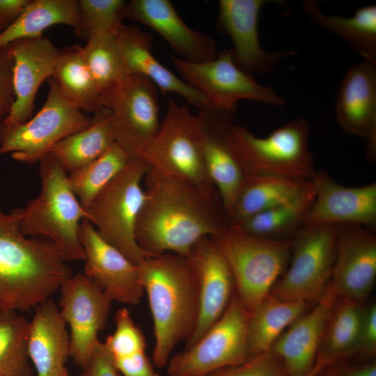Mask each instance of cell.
<instances>
[{
  "label": "cell",
  "instance_id": "6da1fadb",
  "mask_svg": "<svg viewBox=\"0 0 376 376\" xmlns=\"http://www.w3.org/2000/svg\"><path fill=\"white\" fill-rule=\"evenodd\" d=\"M135 236L148 256L172 253L187 256L200 240L230 226L217 191L203 189L150 168Z\"/></svg>",
  "mask_w": 376,
  "mask_h": 376
},
{
  "label": "cell",
  "instance_id": "7a4b0ae2",
  "mask_svg": "<svg viewBox=\"0 0 376 376\" xmlns=\"http://www.w3.org/2000/svg\"><path fill=\"white\" fill-rule=\"evenodd\" d=\"M23 209L0 208V311H28L49 299L72 276L54 244L27 238Z\"/></svg>",
  "mask_w": 376,
  "mask_h": 376
},
{
  "label": "cell",
  "instance_id": "3957f363",
  "mask_svg": "<svg viewBox=\"0 0 376 376\" xmlns=\"http://www.w3.org/2000/svg\"><path fill=\"white\" fill-rule=\"evenodd\" d=\"M140 275L152 314L155 345L152 362L166 366L175 347L192 334L198 316V291L186 256L166 253L146 258Z\"/></svg>",
  "mask_w": 376,
  "mask_h": 376
},
{
  "label": "cell",
  "instance_id": "277c9868",
  "mask_svg": "<svg viewBox=\"0 0 376 376\" xmlns=\"http://www.w3.org/2000/svg\"><path fill=\"white\" fill-rule=\"evenodd\" d=\"M41 190L23 209L21 230L26 236L47 237L63 260H85L79 239L80 221L88 213L72 191L67 171L50 153L39 161Z\"/></svg>",
  "mask_w": 376,
  "mask_h": 376
},
{
  "label": "cell",
  "instance_id": "5b68a950",
  "mask_svg": "<svg viewBox=\"0 0 376 376\" xmlns=\"http://www.w3.org/2000/svg\"><path fill=\"white\" fill-rule=\"evenodd\" d=\"M149 169L143 158L131 156L86 210L99 235L137 265L148 258L136 242L135 229L145 198L142 182Z\"/></svg>",
  "mask_w": 376,
  "mask_h": 376
},
{
  "label": "cell",
  "instance_id": "8992f818",
  "mask_svg": "<svg viewBox=\"0 0 376 376\" xmlns=\"http://www.w3.org/2000/svg\"><path fill=\"white\" fill-rule=\"evenodd\" d=\"M212 238L231 268L240 301L251 312L270 294L287 267L292 240L250 235L231 226Z\"/></svg>",
  "mask_w": 376,
  "mask_h": 376
},
{
  "label": "cell",
  "instance_id": "52a82bcc",
  "mask_svg": "<svg viewBox=\"0 0 376 376\" xmlns=\"http://www.w3.org/2000/svg\"><path fill=\"white\" fill-rule=\"evenodd\" d=\"M232 136L246 175L310 180L316 171L306 118L294 119L264 137L234 125Z\"/></svg>",
  "mask_w": 376,
  "mask_h": 376
},
{
  "label": "cell",
  "instance_id": "ba28073f",
  "mask_svg": "<svg viewBox=\"0 0 376 376\" xmlns=\"http://www.w3.org/2000/svg\"><path fill=\"white\" fill-rule=\"evenodd\" d=\"M141 157L162 173L217 191L205 169L196 116L185 104L169 99L166 115Z\"/></svg>",
  "mask_w": 376,
  "mask_h": 376
},
{
  "label": "cell",
  "instance_id": "9c48e42d",
  "mask_svg": "<svg viewBox=\"0 0 376 376\" xmlns=\"http://www.w3.org/2000/svg\"><path fill=\"white\" fill-rule=\"evenodd\" d=\"M49 92L40 110L24 123L0 125V155L10 152L19 162L33 164L59 141L88 127L91 118L64 98L49 77Z\"/></svg>",
  "mask_w": 376,
  "mask_h": 376
},
{
  "label": "cell",
  "instance_id": "30bf717a",
  "mask_svg": "<svg viewBox=\"0 0 376 376\" xmlns=\"http://www.w3.org/2000/svg\"><path fill=\"white\" fill-rule=\"evenodd\" d=\"M291 240L290 267L270 295L281 300L316 303L331 279L336 226L304 225Z\"/></svg>",
  "mask_w": 376,
  "mask_h": 376
},
{
  "label": "cell",
  "instance_id": "8fae6325",
  "mask_svg": "<svg viewBox=\"0 0 376 376\" xmlns=\"http://www.w3.org/2000/svg\"><path fill=\"white\" fill-rule=\"evenodd\" d=\"M249 316L235 292L221 318L192 346L171 357L169 376H207L249 359L246 330Z\"/></svg>",
  "mask_w": 376,
  "mask_h": 376
},
{
  "label": "cell",
  "instance_id": "7c38bea8",
  "mask_svg": "<svg viewBox=\"0 0 376 376\" xmlns=\"http://www.w3.org/2000/svg\"><path fill=\"white\" fill-rule=\"evenodd\" d=\"M171 61L180 79L217 107L235 111L237 102L242 100L274 107L285 104L274 89L257 82L241 70L235 63L230 49L207 62L191 63L174 56Z\"/></svg>",
  "mask_w": 376,
  "mask_h": 376
},
{
  "label": "cell",
  "instance_id": "4fadbf2b",
  "mask_svg": "<svg viewBox=\"0 0 376 376\" xmlns=\"http://www.w3.org/2000/svg\"><path fill=\"white\" fill-rule=\"evenodd\" d=\"M157 88L149 79L128 75L102 97L110 109L116 143L130 156L141 157L156 134L159 120Z\"/></svg>",
  "mask_w": 376,
  "mask_h": 376
},
{
  "label": "cell",
  "instance_id": "5bb4252c",
  "mask_svg": "<svg viewBox=\"0 0 376 376\" xmlns=\"http://www.w3.org/2000/svg\"><path fill=\"white\" fill-rule=\"evenodd\" d=\"M198 109L195 116L205 169L228 214L246 177L232 136L235 111L212 104Z\"/></svg>",
  "mask_w": 376,
  "mask_h": 376
},
{
  "label": "cell",
  "instance_id": "9a60e30c",
  "mask_svg": "<svg viewBox=\"0 0 376 376\" xmlns=\"http://www.w3.org/2000/svg\"><path fill=\"white\" fill-rule=\"evenodd\" d=\"M60 290L59 312L70 327V357L83 370L107 324L112 300L83 272L66 279Z\"/></svg>",
  "mask_w": 376,
  "mask_h": 376
},
{
  "label": "cell",
  "instance_id": "2e32d148",
  "mask_svg": "<svg viewBox=\"0 0 376 376\" xmlns=\"http://www.w3.org/2000/svg\"><path fill=\"white\" fill-rule=\"evenodd\" d=\"M196 276L198 316L185 348L197 342L224 315L235 292L231 268L215 240L197 242L186 256Z\"/></svg>",
  "mask_w": 376,
  "mask_h": 376
},
{
  "label": "cell",
  "instance_id": "e0dca14e",
  "mask_svg": "<svg viewBox=\"0 0 376 376\" xmlns=\"http://www.w3.org/2000/svg\"><path fill=\"white\" fill-rule=\"evenodd\" d=\"M78 233L86 256L83 273L112 301L139 304L144 292L139 265L104 241L87 219L81 221Z\"/></svg>",
  "mask_w": 376,
  "mask_h": 376
},
{
  "label": "cell",
  "instance_id": "ac0fdd59",
  "mask_svg": "<svg viewBox=\"0 0 376 376\" xmlns=\"http://www.w3.org/2000/svg\"><path fill=\"white\" fill-rule=\"evenodd\" d=\"M376 230L336 226V251L330 283L338 299L363 304L376 279Z\"/></svg>",
  "mask_w": 376,
  "mask_h": 376
},
{
  "label": "cell",
  "instance_id": "d6986e66",
  "mask_svg": "<svg viewBox=\"0 0 376 376\" xmlns=\"http://www.w3.org/2000/svg\"><path fill=\"white\" fill-rule=\"evenodd\" d=\"M265 0H220L217 27L232 40L230 49L235 63L253 76L272 71L283 58L295 52H267L260 45L258 18Z\"/></svg>",
  "mask_w": 376,
  "mask_h": 376
},
{
  "label": "cell",
  "instance_id": "ffe728a7",
  "mask_svg": "<svg viewBox=\"0 0 376 376\" xmlns=\"http://www.w3.org/2000/svg\"><path fill=\"white\" fill-rule=\"evenodd\" d=\"M315 192L305 225H359L376 230V182L340 185L324 171L311 179Z\"/></svg>",
  "mask_w": 376,
  "mask_h": 376
},
{
  "label": "cell",
  "instance_id": "44dd1931",
  "mask_svg": "<svg viewBox=\"0 0 376 376\" xmlns=\"http://www.w3.org/2000/svg\"><path fill=\"white\" fill-rule=\"evenodd\" d=\"M8 45L13 61L15 99L10 113L0 125L9 128L20 125L32 117L37 91L52 77L61 51L42 36L16 40Z\"/></svg>",
  "mask_w": 376,
  "mask_h": 376
},
{
  "label": "cell",
  "instance_id": "7402d4cb",
  "mask_svg": "<svg viewBox=\"0 0 376 376\" xmlns=\"http://www.w3.org/2000/svg\"><path fill=\"white\" fill-rule=\"evenodd\" d=\"M335 112L342 130L366 140L370 161L376 159V63L363 59L340 84Z\"/></svg>",
  "mask_w": 376,
  "mask_h": 376
},
{
  "label": "cell",
  "instance_id": "603a6c76",
  "mask_svg": "<svg viewBox=\"0 0 376 376\" xmlns=\"http://www.w3.org/2000/svg\"><path fill=\"white\" fill-rule=\"evenodd\" d=\"M329 283L315 306L297 318L277 338L271 350L283 362L288 376H308L325 329L338 300Z\"/></svg>",
  "mask_w": 376,
  "mask_h": 376
},
{
  "label": "cell",
  "instance_id": "cb8c5ba5",
  "mask_svg": "<svg viewBox=\"0 0 376 376\" xmlns=\"http://www.w3.org/2000/svg\"><path fill=\"white\" fill-rule=\"evenodd\" d=\"M125 19L155 31L188 62H207L217 56L214 39L189 27L168 0H132L126 3Z\"/></svg>",
  "mask_w": 376,
  "mask_h": 376
},
{
  "label": "cell",
  "instance_id": "d4e9b609",
  "mask_svg": "<svg viewBox=\"0 0 376 376\" xmlns=\"http://www.w3.org/2000/svg\"><path fill=\"white\" fill-rule=\"evenodd\" d=\"M116 41L127 75H139L151 80L163 95L174 93L198 109L211 104L202 93L193 88L159 63L151 52L152 38L136 25L119 28Z\"/></svg>",
  "mask_w": 376,
  "mask_h": 376
},
{
  "label": "cell",
  "instance_id": "484cf974",
  "mask_svg": "<svg viewBox=\"0 0 376 376\" xmlns=\"http://www.w3.org/2000/svg\"><path fill=\"white\" fill-rule=\"evenodd\" d=\"M29 325L28 352L36 376H60L70 357V335L56 304H38Z\"/></svg>",
  "mask_w": 376,
  "mask_h": 376
},
{
  "label": "cell",
  "instance_id": "4316f807",
  "mask_svg": "<svg viewBox=\"0 0 376 376\" xmlns=\"http://www.w3.org/2000/svg\"><path fill=\"white\" fill-rule=\"evenodd\" d=\"M303 13L317 26L347 42L363 59L376 63V6L357 8L352 16L326 15L317 0L301 4Z\"/></svg>",
  "mask_w": 376,
  "mask_h": 376
},
{
  "label": "cell",
  "instance_id": "83f0119b",
  "mask_svg": "<svg viewBox=\"0 0 376 376\" xmlns=\"http://www.w3.org/2000/svg\"><path fill=\"white\" fill-rule=\"evenodd\" d=\"M366 306L338 299L319 346L315 364L348 361L357 356Z\"/></svg>",
  "mask_w": 376,
  "mask_h": 376
},
{
  "label": "cell",
  "instance_id": "f1b7e54d",
  "mask_svg": "<svg viewBox=\"0 0 376 376\" xmlns=\"http://www.w3.org/2000/svg\"><path fill=\"white\" fill-rule=\"evenodd\" d=\"M115 142L111 111L101 107L88 127L59 141L50 154L70 173L98 158Z\"/></svg>",
  "mask_w": 376,
  "mask_h": 376
},
{
  "label": "cell",
  "instance_id": "f546056e",
  "mask_svg": "<svg viewBox=\"0 0 376 376\" xmlns=\"http://www.w3.org/2000/svg\"><path fill=\"white\" fill-rule=\"evenodd\" d=\"M311 187V180L246 175L241 191L227 214L230 226L253 214L294 200Z\"/></svg>",
  "mask_w": 376,
  "mask_h": 376
},
{
  "label": "cell",
  "instance_id": "4dcf8cb0",
  "mask_svg": "<svg viewBox=\"0 0 376 376\" xmlns=\"http://www.w3.org/2000/svg\"><path fill=\"white\" fill-rule=\"evenodd\" d=\"M309 306L304 301L281 300L270 294L265 298L249 313L246 330L249 358L270 350L277 338Z\"/></svg>",
  "mask_w": 376,
  "mask_h": 376
},
{
  "label": "cell",
  "instance_id": "1f68e13d",
  "mask_svg": "<svg viewBox=\"0 0 376 376\" xmlns=\"http://www.w3.org/2000/svg\"><path fill=\"white\" fill-rule=\"evenodd\" d=\"M79 19L77 0H30L18 18L0 33V47L16 40L40 37L46 29L56 24L75 30Z\"/></svg>",
  "mask_w": 376,
  "mask_h": 376
},
{
  "label": "cell",
  "instance_id": "d6a6232c",
  "mask_svg": "<svg viewBox=\"0 0 376 376\" xmlns=\"http://www.w3.org/2000/svg\"><path fill=\"white\" fill-rule=\"evenodd\" d=\"M59 91L82 112L94 113L102 106V95L82 57L81 47L61 51L51 77Z\"/></svg>",
  "mask_w": 376,
  "mask_h": 376
},
{
  "label": "cell",
  "instance_id": "836d02e7",
  "mask_svg": "<svg viewBox=\"0 0 376 376\" xmlns=\"http://www.w3.org/2000/svg\"><path fill=\"white\" fill-rule=\"evenodd\" d=\"M314 197L312 185L298 198L253 214L230 226L250 235L288 239L289 236L293 237L305 225Z\"/></svg>",
  "mask_w": 376,
  "mask_h": 376
},
{
  "label": "cell",
  "instance_id": "e575fe53",
  "mask_svg": "<svg viewBox=\"0 0 376 376\" xmlns=\"http://www.w3.org/2000/svg\"><path fill=\"white\" fill-rule=\"evenodd\" d=\"M130 157L115 142L98 158L68 175L71 189L84 209L124 169Z\"/></svg>",
  "mask_w": 376,
  "mask_h": 376
},
{
  "label": "cell",
  "instance_id": "d590c367",
  "mask_svg": "<svg viewBox=\"0 0 376 376\" xmlns=\"http://www.w3.org/2000/svg\"><path fill=\"white\" fill-rule=\"evenodd\" d=\"M29 325L17 311H0V376L35 375L28 352Z\"/></svg>",
  "mask_w": 376,
  "mask_h": 376
},
{
  "label": "cell",
  "instance_id": "8d00e7d4",
  "mask_svg": "<svg viewBox=\"0 0 376 376\" xmlns=\"http://www.w3.org/2000/svg\"><path fill=\"white\" fill-rule=\"evenodd\" d=\"M115 35L93 38L81 47L82 57L102 95V99L128 76L120 59Z\"/></svg>",
  "mask_w": 376,
  "mask_h": 376
},
{
  "label": "cell",
  "instance_id": "74e56055",
  "mask_svg": "<svg viewBox=\"0 0 376 376\" xmlns=\"http://www.w3.org/2000/svg\"><path fill=\"white\" fill-rule=\"evenodd\" d=\"M80 19L74 30L86 40L116 34L123 24L126 2L123 0H78Z\"/></svg>",
  "mask_w": 376,
  "mask_h": 376
},
{
  "label": "cell",
  "instance_id": "f35d334b",
  "mask_svg": "<svg viewBox=\"0 0 376 376\" xmlns=\"http://www.w3.org/2000/svg\"><path fill=\"white\" fill-rule=\"evenodd\" d=\"M115 330L104 343L112 358L146 351V337L135 324L127 308L118 309L115 315Z\"/></svg>",
  "mask_w": 376,
  "mask_h": 376
},
{
  "label": "cell",
  "instance_id": "ab89813d",
  "mask_svg": "<svg viewBox=\"0 0 376 376\" xmlns=\"http://www.w3.org/2000/svg\"><path fill=\"white\" fill-rule=\"evenodd\" d=\"M207 376H288L283 362L272 350L246 363L225 367Z\"/></svg>",
  "mask_w": 376,
  "mask_h": 376
},
{
  "label": "cell",
  "instance_id": "60d3db41",
  "mask_svg": "<svg viewBox=\"0 0 376 376\" xmlns=\"http://www.w3.org/2000/svg\"><path fill=\"white\" fill-rule=\"evenodd\" d=\"M13 66V61L8 45L0 47V118H5L10 113L15 99Z\"/></svg>",
  "mask_w": 376,
  "mask_h": 376
},
{
  "label": "cell",
  "instance_id": "b9f144b4",
  "mask_svg": "<svg viewBox=\"0 0 376 376\" xmlns=\"http://www.w3.org/2000/svg\"><path fill=\"white\" fill-rule=\"evenodd\" d=\"M111 359L115 368L122 376H159L146 351Z\"/></svg>",
  "mask_w": 376,
  "mask_h": 376
},
{
  "label": "cell",
  "instance_id": "7bdbcfd3",
  "mask_svg": "<svg viewBox=\"0 0 376 376\" xmlns=\"http://www.w3.org/2000/svg\"><path fill=\"white\" fill-rule=\"evenodd\" d=\"M376 354V304L366 306L357 357L371 359Z\"/></svg>",
  "mask_w": 376,
  "mask_h": 376
},
{
  "label": "cell",
  "instance_id": "ee69618b",
  "mask_svg": "<svg viewBox=\"0 0 376 376\" xmlns=\"http://www.w3.org/2000/svg\"><path fill=\"white\" fill-rule=\"evenodd\" d=\"M81 376H120L104 343L99 341L90 363Z\"/></svg>",
  "mask_w": 376,
  "mask_h": 376
},
{
  "label": "cell",
  "instance_id": "f6af8a7d",
  "mask_svg": "<svg viewBox=\"0 0 376 376\" xmlns=\"http://www.w3.org/2000/svg\"><path fill=\"white\" fill-rule=\"evenodd\" d=\"M316 376H376V362L359 364L340 362L322 368Z\"/></svg>",
  "mask_w": 376,
  "mask_h": 376
},
{
  "label": "cell",
  "instance_id": "bcb514c9",
  "mask_svg": "<svg viewBox=\"0 0 376 376\" xmlns=\"http://www.w3.org/2000/svg\"><path fill=\"white\" fill-rule=\"evenodd\" d=\"M30 0H0V33L19 16Z\"/></svg>",
  "mask_w": 376,
  "mask_h": 376
},
{
  "label": "cell",
  "instance_id": "7dc6e473",
  "mask_svg": "<svg viewBox=\"0 0 376 376\" xmlns=\"http://www.w3.org/2000/svg\"><path fill=\"white\" fill-rule=\"evenodd\" d=\"M322 368L321 366L315 365L313 370L308 376H316V374L318 373V371Z\"/></svg>",
  "mask_w": 376,
  "mask_h": 376
},
{
  "label": "cell",
  "instance_id": "c3c4849f",
  "mask_svg": "<svg viewBox=\"0 0 376 376\" xmlns=\"http://www.w3.org/2000/svg\"><path fill=\"white\" fill-rule=\"evenodd\" d=\"M60 376H71L66 368H64Z\"/></svg>",
  "mask_w": 376,
  "mask_h": 376
}]
</instances>
